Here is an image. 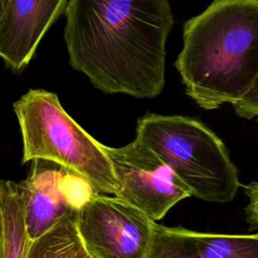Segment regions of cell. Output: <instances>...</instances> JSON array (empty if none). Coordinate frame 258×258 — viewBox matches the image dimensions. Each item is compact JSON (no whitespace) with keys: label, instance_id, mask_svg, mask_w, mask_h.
<instances>
[{"label":"cell","instance_id":"7c38bea8","mask_svg":"<svg viewBox=\"0 0 258 258\" xmlns=\"http://www.w3.org/2000/svg\"><path fill=\"white\" fill-rule=\"evenodd\" d=\"M232 106L238 116L258 121V76L251 89Z\"/></svg>","mask_w":258,"mask_h":258},{"label":"cell","instance_id":"30bf717a","mask_svg":"<svg viewBox=\"0 0 258 258\" xmlns=\"http://www.w3.org/2000/svg\"><path fill=\"white\" fill-rule=\"evenodd\" d=\"M1 258H26L30 240L23 219L19 184L0 179Z\"/></svg>","mask_w":258,"mask_h":258},{"label":"cell","instance_id":"8fae6325","mask_svg":"<svg viewBox=\"0 0 258 258\" xmlns=\"http://www.w3.org/2000/svg\"><path fill=\"white\" fill-rule=\"evenodd\" d=\"M77 213L30 241L26 258H91L77 227Z\"/></svg>","mask_w":258,"mask_h":258},{"label":"cell","instance_id":"2e32d148","mask_svg":"<svg viewBox=\"0 0 258 258\" xmlns=\"http://www.w3.org/2000/svg\"><path fill=\"white\" fill-rule=\"evenodd\" d=\"M91 258H93V257H91Z\"/></svg>","mask_w":258,"mask_h":258},{"label":"cell","instance_id":"277c9868","mask_svg":"<svg viewBox=\"0 0 258 258\" xmlns=\"http://www.w3.org/2000/svg\"><path fill=\"white\" fill-rule=\"evenodd\" d=\"M22 136V163L54 162L86 179L103 195L117 196V184L103 144L93 138L43 89L29 90L14 104Z\"/></svg>","mask_w":258,"mask_h":258},{"label":"cell","instance_id":"8992f818","mask_svg":"<svg viewBox=\"0 0 258 258\" xmlns=\"http://www.w3.org/2000/svg\"><path fill=\"white\" fill-rule=\"evenodd\" d=\"M155 222L115 196L96 192L77 213V227L93 258H146Z\"/></svg>","mask_w":258,"mask_h":258},{"label":"cell","instance_id":"6da1fadb","mask_svg":"<svg viewBox=\"0 0 258 258\" xmlns=\"http://www.w3.org/2000/svg\"><path fill=\"white\" fill-rule=\"evenodd\" d=\"M69 62L105 94L155 98L165 87L169 0H68Z\"/></svg>","mask_w":258,"mask_h":258},{"label":"cell","instance_id":"9a60e30c","mask_svg":"<svg viewBox=\"0 0 258 258\" xmlns=\"http://www.w3.org/2000/svg\"><path fill=\"white\" fill-rule=\"evenodd\" d=\"M1 244H2V221H1V211H0V258H1Z\"/></svg>","mask_w":258,"mask_h":258},{"label":"cell","instance_id":"52a82bcc","mask_svg":"<svg viewBox=\"0 0 258 258\" xmlns=\"http://www.w3.org/2000/svg\"><path fill=\"white\" fill-rule=\"evenodd\" d=\"M25 180L18 183L23 219L30 241L38 238L67 217L76 214L97 191L83 177L60 165L35 159Z\"/></svg>","mask_w":258,"mask_h":258},{"label":"cell","instance_id":"5b68a950","mask_svg":"<svg viewBox=\"0 0 258 258\" xmlns=\"http://www.w3.org/2000/svg\"><path fill=\"white\" fill-rule=\"evenodd\" d=\"M117 184V196L156 222L179 201L191 197L188 187L148 146L135 138L122 147L103 144Z\"/></svg>","mask_w":258,"mask_h":258},{"label":"cell","instance_id":"7a4b0ae2","mask_svg":"<svg viewBox=\"0 0 258 258\" xmlns=\"http://www.w3.org/2000/svg\"><path fill=\"white\" fill-rule=\"evenodd\" d=\"M175 68L205 110L234 105L258 76V0H214L188 19Z\"/></svg>","mask_w":258,"mask_h":258},{"label":"cell","instance_id":"4fadbf2b","mask_svg":"<svg viewBox=\"0 0 258 258\" xmlns=\"http://www.w3.org/2000/svg\"><path fill=\"white\" fill-rule=\"evenodd\" d=\"M249 204L246 207V221L253 228L258 230V180L250 183L246 189Z\"/></svg>","mask_w":258,"mask_h":258},{"label":"cell","instance_id":"ba28073f","mask_svg":"<svg viewBox=\"0 0 258 258\" xmlns=\"http://www.w3.org/2000/svg\"><path fill=\"white\" fill-rule=\"evenodd\" d=\"M68 0H8L0 20V57L14 72L25 68Z\"/></svg>","mask_w":258,"mask_h":258},{"label":"cell","instance_id":"5bb4252c","mask_svg":"<svg viewBox=\"0 0 258 258\" xmlns=\"http://www.w3.org/2000/svg\"><path fill=\"white\" fill-rule=\"evenodd\" d=\"M7 2H8V0H0V20H1V17L3 15V13H4V10L6 8Z\"/></svg>","mask_w":258,"mask_h":258},{"label":"cell","instance_id":"9c48e42d","mask_svg":"<svg viewBox=\"0 0 258 258\" xmlns=\"http://www.w3.org/2000/svg\"><path fill=\"white\" fill-rule=\"evenodd\" d=\"M146 258H258V233H201L155 224Z\"/></svg>","mask_w":258,"mask_h":258},{"label":"cell","instance_id":"3957f363","mask_svg":"<svg viewBox=\"0 0 258 258\" xmlns=\"http://www.w3.org/2000/svg\"><path fill=\"white\" fill-rule=\"evenodd\" d=\"M136 138L173 170L191 197L213 203H228L235 198L240 181L229 150L198 119L146 114L137 121Z\"/></svg>","mask_w":258,"mask_h":258}]
</instances>
